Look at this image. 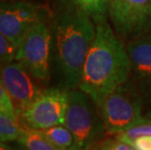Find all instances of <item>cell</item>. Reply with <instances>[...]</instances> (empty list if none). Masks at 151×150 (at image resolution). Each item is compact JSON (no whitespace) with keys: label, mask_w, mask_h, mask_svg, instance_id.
Listing matches in <instances>:
<instances>
[{"label":"cell","mask_w":151,"mask_h":150,"mask_svg":"<svg viewBox=\"0 0 151 150\" xmlns=\"http://www.w3.org/2000/svg\"><path fill=\"white\" fill-rule=\"evenodd\" d=\"M131 71L127 48L107 20L96 24V35L81 71L79 89L99 107L105 97L129 81Z\"/></svg>","instance_id":"cell-1"},{"label":"cell","mask_w":151,"mask_h":150,"mask_svg":"<svg viewBox=\"0 0 151 150\" xmlns=\"http://www.w3.org/2000/svg\"><path fill=\"white\" fill-rule=\"evenodd\" d=\"M65 5L51 27V60L60 87L70 91L79 87L83 65L96 35V24L86 13Z\"/></svg>","instance_id":"cell-2"},{"label":"cell","mask_w":151,"mask_h":150,"mask_svg":"<svg viewBox=\"0 0 151 150\" xmlns=\"http://www.w3.org/2000/svg\"><path fill=\"white\" fill-rule=\"evenodd\" d=\"M97 104L88 95L78 90L68 93L65 125L74 136L72 149H89L104 133L105 127L101 114L97 112Z\"/></svg>","instance_id":"cell-3"},{"label":"cell","mask_w":151,"mask_h":150,"mask_svg":"<svg viewBox=\"0 0 151 150\" xmlns=\"http://www.w3.org/2000/svg\"><path fill=\"white\" fill-rule=\"evenodd\" d=\"M142 104V97L131 82L108 94L99 106L106 133L117 135L141 122Z\"/></svg>","instance_id":"cell-4"},{"label":"cell","mask_w":151,"mask_h":150,"mask_svg":"<svg viewBox=\"0 0 151 150\" xmlns=\"http://www.w3.org/2000/svg\"><path fill=\"white\" fill-rule=\"evenodd\" d=\"M52 28L41 20L35 24L18 46L16 60L20 62L38 81L50 77Z\"/></svg>","instance_id":"cell-5"},{"label":"cell","mask_w":151,"mask_h":150,"mask_svg":"<svg viewBox=\"0 0 151 150\" xmlns=\"http://www.w3.org/2000/svg\"><path fill=\"white\" fill-rule=\"evenodd\" d=\"M108 18L121 39L151 32V0H109Z\"/></svg>","instance_id":"cell-6"},{"label":"cell","mask_w":151,"mask_h":150,"mask_svg":"<svg viewBox=\"0 0 151 150\" xmlns=\"http://www.w3.org/2000/svg\"><path fill=\"white\" fill-rule=\"evenodd\" d=\"M68 90L63 88L45 89L33 103L24 108L19 117L24 124L33 129L63 125L68 105Z\"/></svg>","instance_id":"cell-7"},{"label":"cell","mask_w":151,"mask_h":150,"mask_svg":"<svg viewBox=\"0 0 151 150\" xmlns=\"http://www.w3.org/2000/svg\"><path fill=\"white\" fill-rule=\"evenodd\" d=\"M42 20L39 5L27 0L0 1V31L16 46L35 24Z\"/></svg>","instance_id":"cell-8"},{"label":"cell","mask_w":151,"mask_h":150,"mask_svg":"<svg viewBox=\"0 0 151 150\" xmlns=\"http://www.w3.org/2000/svg\"><path fill=\"white\" fill-rule=\"evenodd\" d=\"M34 77L20 62H12L0 68V80L10 95L18 114L41 94Z\"/></svg>","instance_id":"cell-9"},{"label":"cell","mask_w":151,"mask_h":150,"mask_svg":"<svg viewBox=\"0 0 151 150\" xmlns=\"http://www.w3.org/2000/svg\"><path fill=\"white\" fill-rule=\"evenodd\" d=\"M132 84L142 98H151V32L129 41Z\"/></svg>","instance_id":"cell-10"},{"label":"cell","mask_w":151,"mask_h":150,"mask_svg":"<svg viewBox=\"0 0 151 150\" xmlns=\"http://www.w3.org/2000/svg\"><path fill=\"white\" fill-rule=\"evenodd\" d=\"M63 2L86 13L95 24L107 20L109 0H63Z\"/></svg>","instance_id":"cell-11"},{"label":"cell","mask_w":151,"mask_h":150,"mask_svg":"<svg viewBox=\"0 0 151 150\" xmlns=\"http://www.w3.org/2000/svg\"><path fill=\"white\" fill-rule=\"evenodd\" d=\"M17 141L25 149L29 150H57L56 147L44 136L40 130L31 127H22L21 135Z\"/></svg>","instance_id":"cell-12"},{"label":"cell","mask_w":151,"mask_h":150,"mask_svg":"<svg viewBox=\"0 0 151 150\" xmlns=\"http://www.w3.org/2000/svg\"><path fill=\"white\" fill-rule=\"evenodd\" d=\"M40 131L57 150L72 149L74 136L65 126L56 125Z\"/></svg>","instance_id":"cell-13"},{"label":"cell","mask_w":151,"mask_h":150,"mask_svg":"<svg viewBox=\"0 0 151 150\" xmlns=\"http://www.w3.org/2000/svg\"><path fill=\"white\" fill-rule=\"evenodd\" d=\"M22 126L19 120L0 113V141H17L21 135Z\"/></svg>","instance_id":"cell-14"},{"label":"cell","mask_w":151,"mask_h":150,"mask_svg":"<svg viewBox=\"0 0 151 150\" xmlns=\"http://www.w3.org/2000/svg\"><path fill=\"white\" fill-rule=\"evenodd\" d=\"M18 48L0 31V68L16 60Z\"/></svg>","instance_id":"cell-15"},{"label":"cell","mask_w":151,"mask_h":150,"mask_svg":"<svg viewBox=\"0 0 151 150\" xmlns=\"http://www.w3.org/2000/svg\"><path fill=\"white\" fill-rule=\"evenodd\" d=\"M142 135H148L151 136V119H145L139 122V124L134 125V127L130 128L129 130L125 131L123 133H117L115 135L117 139L124 140L126 142H130L132 139H136L137 136H142Z\"/></svg>","instance_id":"cell-16"},{"label":"cell","mask_w":151,"mask_h":150,"mask_svg":"<svg viewBox=\"0 0 151 150\" xmlns=\"http://www.w3.org/2000/svg\"><path fill=\"white\" fill-rule=\"evenodd\" d=\"M0 113L10 116L13 119L19 120V114L15 104L1 80H0Z\"/></svg>","instance_id":"cell-17"},{"label":"cell","mask_w":151,"mask_h":150,"mask_svg":"<svg viewBox=\"0 0 151 150\" xmlns=\"http://www.w3.org/2000/svg\"><path fill=\"white\" fill-rule=\"evenodd\" d=\"M97 149H104V150H134L129 142L121 140L115 136L114 139H106L104 140H101L93 144ZM92 148V147H91Z\"/></svg>","instance_id":"cell-18"},{"label":"cell","mask_w":151,"mask_h":150,"mask_svg":"<svg viewBox=\"0 0 151 150\" xmlns=\"http://www.w3.org/2000/svg\"><path fill=\"white\" fill-rule=\"evenodd\" d=\"M134 150H151V136L142 135L137 136L129 142Z\"/></svg>","instance_id":"cell-19"},{"label":"cell","mask_w":151,"mask_h":150,"mask_svg":"<svg viewBox=\"0 0 151 150\" xmlns=\"http://www.w3.org/2000/svg\"><path fill=\"white\" fill-rule=\"evenodd\" d=\"M146 115H147V118H148V119H151V109L146 113Z\"/></svg>","instance_id":"cell-20"},{"label":"cell","mask_w":151,"mask_h":150,"mask_svg":"<svg viewBox=\"0 0 151 150\" xmlns=\"http://www.w3.org/2000/svg\"><path fill=\"white\" fill-rule=\"evenodd\" d=\"M0 1H5V0H0Z\"/></svg>","instance_id":"cell-21"}]
</instances>
